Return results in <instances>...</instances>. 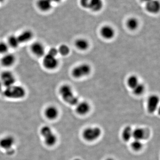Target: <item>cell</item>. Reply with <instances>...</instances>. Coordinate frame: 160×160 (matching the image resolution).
I'll list each match as a JSON object with an SVG mask.
<instances>
[{"label": "cell", "mask_w": 160, "mask_h": 160, "mask_svg": "<svg viewBox=\"0 0 160 160\" xmlns=\"http://www.w3.org/2000/svg\"><path fill=\"white\" fill-rule=\"evenodd\" d=\"M59 93L63 100L69 105L75 106L79 102L78 99L75 95L71 86L69 85H64L61 86Z\"/></svg>", "instance_id": "1"}, {"label": "cell", "mask_w": 160, "mask_h": 160, "mask_svg": "<svg viewBox=\"0 0 160 160\" xmlns=\"http://www.w3.org/2000/svg\"><path fill=\"white\" fill-rule=\"evenodd\" d=\"M5 97L12 99H18L26 96V89L22 86L13 85L6 88L3 92Z\"/></svg>", "instance_id": "2"}, {"label": "cell", "mask_w": 160, "mask_h": 160, "mask_svg": "<svg viewBox=\"0 0 160 160\" xmlns=\"http://www.w3.org/2000/svg\"><path fill=\"white\" fill-rule=\"evenodd\" d=\"M40 133L43 137L44 142L46 146H53L57 142V137L49 126H43L41 130Z\"/></svg>", "instance_id": "3"}, {"label": "cell", "mask_w": 160, "mask_h": 160, "mask_svg": "<svg viewBox=\"0 0 160 160\" xmlns=\"http://www.w3.org/2000/svg\"><path fill=\"white\" fill-rule=\"evenodd\" d=\"M102 130L98 127H90L84 129L82 136L88 142H92L98 139L102 134Z\"/></svg>", "instance_id": "4"}, {"label": "cell", "mask_w": 160, "mask_h": 160, "mask_svg": "<svg viewBox=\"0 0 160 160\" xmlns=\"http://www.w3.org/2000/svg\"><path fill=\"white\" fill-rule=\"evenodd\" d=\"M15 143L14 137L11 135H7L4 137L0 139V147L2 149L7 151V153L13 152L12 147Z\"/></svg>", "instance_id": "5"}, {"label": "cell", "mask_w": 160, "mask_h": 160, "mask_svg": "<svg viewBox=\"0 0 160 160\" xmlns=\"http://www.w3.org/2000/svg\"><path fill=\"white\" fill-rule=\"evenodd\" d=\"M91 67L87 64H82L75 67L72 69V76L77 78H79L88 75L91 72Z\"/></svg>", "instance_id": "6"}, {"label": "cell", "mask_w": 160, "mask_h": 160, "mask_svg": "<svg viewBox=\"0 0 160 160\" xmlns=\"http://www.w3.org/2000/svg\"><path fill=\"white\" fill-rule=\"evenodd\" d=\"M43 65L46 69L52 70L57 68L59 65L58 60L57 58L56 57L47 53L44 56Z\"/></svg>", "instance_id": "7"}, {"label": "cell", "mask_w": 160, "mask_h": 160, "mask_svg": "<svg viewBox=\"0 0 160 160\" xmlns=\"http://www.w3.org/2000/svg\"><path fill=\"white\" fill-rule=\"evenodd\" d=\"M1 82L6 88L14 85L16 78L14 75L10 71L3 72L1 75Z\"/></svg>", "instance_id": "8"}, {"label": "cell", "mask_w": 160, "mask_h": 160, "mask_svg": "<svg viewBox=\"0 0 160 160\" xmlns=\"http://www.w3.org/2000/svg\"><path fill=\"white\" fill-rule=\"evenodd\" d=\"M150 131L146 128H138L132 131V138L134 139L139 140H146L149 137Z\"/></svg>", "instance_id": "9"}, {"label": "cell", "mask_w": 160, "mask_h": 160, "mask_svg": "<svg viewBox=\"0 0 160 160\" xmlns=\"http://www.w3.org/2000/svg\"><path fill=\"white\" fill-rule=\"evenodd\" d=\"M159 103V98L158 96L152 95L149 97L147 102V110L150 113H152L157 109Z\"/></svg>", "instance_id": "10"}, {"label": "cell", "mask_w": 160, "mask_h": 160, "mask_svg": "<svg viewBox=\"0 0 160 160\" xmlns=\"http://www.w3.org/2000/svg\"><path fill=\"white\" fill-rule=\"evenodd\" d=\"M32 53L38 57H42L45 55V48L44 45L40 42H35L31 46Z\"/></svg>", "instance_id": "11"}, {"label": "cell", "mask_w": 160, "mask_h": 160, "mask_svg": "<svg viewBox=\"0 0 160 160\" xmlns=\"http://www.w3.org/2000/svg\"><path fill=\"white\" fill-rule=\"evenodd\" d=\"M45 115L48 119L55 120L58 116V109L55 106H48L45 109Z\"/></svg>", "instance_id": "12"}, {"label": "cell", "mask_w": 160, "mask_h": 160, "mask_svg": "<svg viewBox=\"0 0 160 160\" xmlns=\"http://www.w3.org/2000/svg\"><path fill=\"white\" fill-rule=\"evenodd\" d=\"M76 106V111L78 114L81 115H84L87 114L90 110V105L87 102H78Z\"/></svg>", "instance_id": "13"}, {"label": "cell", "mask_w": 160, "mask_h": 160, "mask_svg": "<svg viewBox=\"0 0 160 160\" xmlns=\"http://www.w3.org/2000/svg\"><path fill=\"white\" fill-rule=\"evenodd\" d=\"M159 2L157 0H151L147 2L146 5V9L147 11L152 13H156L160 10Z\"/></svg>", "instance_id": "14"}, {"label": "cell", "mask_w": 160, "mask_h": 160, "mask_svg": "<svg viewBox=\"0 0 160 160\" xmlns=\"http://www.w3.org/2000/svg\"><path fill=\"white\" fill-rule=\"evenodd\" d=\"M101 34L104 38L111 39L114 37L115 31L111 26H104L101 29Z\"/></svg>", "instance_id": "15"}, {"label": "cell", "mask_w": 160, "mask_h": 160, "mask_svg": "<svg viewBox=\"0 0 160 160\" xmlns=\"http://www.w3.org/2000/svg\"><path fill=\"white\" fill-rule=\"evenodd\" d=\"M52 3L50 0H38L37 6L41 11L48 12L52 8Z\"/></svg>", "instance_id": "16"}, {"label": "cell", "mask_w": 160, "mask_h": 160, "mask_svg": "<svg viewBox=\"0 0 160 160\" xmlns=\"http://www.w3.org/2000/svg\"><path fill=\"white\" fill-rule=\"evenodd\" d=\"M15 60L16 58L14 55L11 53H7L2 58L1 62L3 66L9 67L13 65Z\"/></svg>", "instance_id": "17"}, {"label": "cell", "mask_w": 160, "mask_h": 160, "mask_svg": "<svg viewBox=\"0 0 160 160\" xmlns=\"http://www.w3.org/2000/svg\"><path fill=\"white\" fill-rule=\"evenodd\" d=\"M33 32L30 30H24L18 36L20 44L27 42L33 37Z\"/></svg>", "instance_id": "18"}, {"label": "cell", "mask_w": 160, "mask_h": 160, "mask_svg": "<svg viewBox=\"0 0 160 160\" xmlns=\"http://www.w3.org/2000/svg\"><path fill=\"white\" fill-rule=\"evenodd\" d=\"M102 0H89V9L94 12L99 11L102 8Z\"/></svg>", "instance_id": "19"}, {"label": "cell", "mask_w": 160, "mask_h": 160, "mask_svg": "<svg viewBox=\"0 0 160 160\" xmlns=\"http://www.w3.org/2000/svg\"><path fill=\"white\" fill-rule=\"evenodd\" d=\"M133 130L130 126H127L123 129L122 132V138L125 142H128L132 138Z\"/></svg>", "instance_id": "20"}, {"label": "cell", "mask_w": 160, "mask_h": 160, "mask_svg": "<svg viewBox=\"0 0 160 160\" xmlns=\"http://www.w3.org/2000/svg\"><path fill=\"white\" fill-rule=\"evenodd\" d=\"M75 44L77 48L81 50H86L89 46L88 41L83 38L78 39L76 41Z\"/></svg>", "instance_id": "21"}, {"label": "cell", "mask_w": 160, "mask_h": 160, "mask_svg": "<svg viewBox=\"0 0 160 160\" xmlns=\"http://www.w3.org/2000/svg\"><path fill=\"white\" fill-rule=\"evenodd\" d=\"M20 44L18 36L11 35L8 39V45L12 48H17Z\"/></svg>", "instance_id": "22"}, {"label": "cell", "mask_w": 160, "mask_h": 160, "mask_svg": "<svg viewBox=\"0 0 160 160\" xmlns=\"http://www.w3.org/2000/svg\"><path fill=\"white\" fill-rule=\"evenodd\" d=\"M127 27L131 30H135L138 28V22L136 18H132L127 21L126 23Z\"/></svg>", "instance_id": "23"}, {"label": "cell", "mask_w": 160, "mask_h": 160, "mask_svg": "<svg viewBox=\"0 0 160 160\" xmlns=\"http://www.w3.org/2000/svg\"><path fill=\"white\" fill-rule=\"evenodd\" d=\"M128 86L131 89H133L136 86H137L139 82L138 79L136 76L132 75L129 77L127 81Z\"/></svg>", "instance_id": "24"}, {"label": "cell", "mask_w": 160, "mask_h": 160, "mask_svg": "<svg viewBox=\"0 0 160 160\" xmlns=\"http://www.w3.org/2000/svg\"><path fill=\"white\" fill-rule=\"evenodd\" d=\"M143 143L139 140L134 139L131 143L132 149L135 151H140L142 149Z\"/></svg>", "instance_id": "25"}, {"label": "cell", "mask_w": 160, "mask_h": 160, "mask_svg": "<svg viewBox=\"0 0 160 160\" xmlns=\"http://www.w3.org/2000/svg\"><path fill=\"white\" fill-rule=\"evenodd\" d=\"M58 53L62 56H66L69 54L70 52V49L69 46L65 44L61 45L58 49Z\"/></svg>", "instance_id": "26"}, {"label": "cell", "mask_w": 160, "mask_h": 160, "mask_svg": "<svg viewBox=\"0 0 160 160\" xmlns=\"http://www.w3.org/2000/svg\"><path fill=\"white\" fill-rule=\"evenodd\" d=\"M145 86L143 84L139 83L137 86H136L132 89L134 94L136 95H140L142 94L143 92L145 91Z\"/></svg>", "instance_id": "27"}, {"label": "cell", "mask_w": 160, "mask_h": 160, "mask_svg": "<svg viewBox=\"0 0 160 160\" xmlns=\"http://www.w3.org/2000/svg\"><path fill=\"white\" fill-rule=\"evenodd\" d=\"M9 46L8 44L5 42H0V53L6 54L9 50Z\"/></svg>", "instance_id": "28"}, {"label": "cell", "mask_w": 160, "mask_h": 160, "mask_svg": "<svg viewBox=\"0 0 160 160\" xmlns=\"http://www.w3.org/2000/svg\"><path fill=\"white\" fill-rule=\"evenodd\" d=\"M89 0H80V5L83 8L89 9Z\"/></svg>", "instance_id": "29"}, {"label": "cell", "mask_w": 160, "mask_h": 160, "mask_svg": "<svg viewBox=\"0 0 160 160\" xmlns=\"http://www.w3.org/2000/svg\"><path fill=\"white\" fill-rule=\"evenodd\" d=\"M48 53L51 55L53 56L56 57L57 55H58V49L57 48H55V47H52V48L49 49Z\"/></svg>", "instance_id": "30"}, {"label": "cell", "mask_w": 160, "mask_h": 160, "mask_svg": "<svg viewBox=\"0 0 160 160\" xmlns=\"http://www.w3.org/2000/svg\"><path fill=\"white\" fill-rule=\"evenodd\" d=\"M52 3H59L61 2L62 0H50Z\"/></svg>", "instance_id": "31"}, {"label": "cell", "mask_w": 160, "mask_h": 160, "mask_svg": "<svg viewBox=\"0 0 160 160\" xmlns=\"http://www.w3.org/2000/svg\"><path fill=\"white\" fill-rule=\"evenodd\" d=\"M3 86L2 82L0 81V92L2 91V89Z\"/></svg>", "instance_id": "32"}, {"label": "cell", "mask_w": 160, "mask_h": 160, "mask_svg": "<svg viewBox=\"0 0 160 160\" xmlns=\"http://www.w3.org/2000/svg\"><path fill=\"white\" fill-rule=\"evenodd\" d=\"M106 160H114L112 158H108L106 159Z\"/></svg>", "instance_id": "33"}, {"label": "cell", "mask_w": 160, "mask_h": 160, "mask_svg": "<svg viewBox=\"0 0 160 160\" xmlns=\"http://www.w3.org/2000/svg\"><path fill=\"white\" fill-rule=\"evenodd\" d=\"M5 0H0V3H3Z\"/></svg>", "instance_id": "34"}, {"label": "cell", "mask_w": 160, "mask_h": 160, "mask_svg": "<svg viewBox=\"0 0 160 160\" xmlns=\"http://www.w3.org/2000/svg\"><path fill=\"white\" fill-rule=\"evenodd\" d=\"M143 1H145V2H149V1H151V0H143Z\"/></svg>", "instance_id": "35"}, {"label": "cell", "mask_w": 160, "mask_h": 160, "mask_svg": "<svg viewBox=\"0 0 160 160\" xmlns=\"http://www.w3.org/2000/svg\"><path fill=\"white\" fill-rule=\"evenodd\" d=\"M79 160V159H78V160Z\"/></svg>", "instance_id": "36"}]
</instances>
